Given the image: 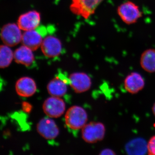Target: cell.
Wrapping results in <instances>:
<instances>
[{
  "label": "cell",
  "instance_id": "cell-7",
  "mask_svg": "<svg viewBox=\"0 0 155 155\" xmlns=\"http://www.w3.org/2000/svg\"><path fill=\"white\" fill-rule=\"evenodd\" d=\"M21 30L15 23H8L4 25L1 33V38L4 44L14 47L19 44L22 38Z\"/></svg>",
  "mask_w": 155,
  "mask_h": 155
},
{
  "label": "cell",
  "instance_id": "cell-1",
  "mask_svg": "<svg viewBox=\"0 0 155 155\" xmlns=\"http://www.w3.org/2000/svg\"><path fill=\"white\" fill-rule=\"evenodd\" d=\"M88 116L84 108L73 106L68 109L65 116L66 125L73 130L81 129L86 124Z\"/></svg>",
  "mask_w": 155,
  "mask_h": 155
},
{
  "label": "cell",
  "instance_id": "cell-19",
  "mask_svg": "<svg viewBox=\"0 0 155 155\" xmlns=\"http://www.w3.org/2000/svg\"><path fill=\"white\" fill-rule=\"evenodd\" d=\"M148 154L155 155V135L152 137L147 143Z\"/></svg>",
  "mask_w": 155,
  "mask_h": 155
},
{
  "label": "cell",
  "instance_id": "cell-15",
  "mask_svg": "<svg viewBox=\"0 0 155 155\" xmlns=\"http://www.w3.org/2000/svg\"><path fill=\"white\" fill-rule=\"evenodd\" d=\"M67 84L57 76L51 81L47 85V90L51 96H64L67 91Z\"/></svg>",
  "mask_w": 155,
  "mask_h": 155
},
{
  "label": "cell",
  "instance_id": "cell-22",
  "mask_svg": "<svg viewBox=\"0 0 155 155\" xmlns=\"http://www.w3.org/2000/svg\"><path fill=\"white\" fill-rule=\"evenodd\" d=\"M152 110L153 114V115H154L155 116V103L153 105Z\"/></svg>",
  "mask_w": 155,
  "mask_h": 155
},
{
  "label": "cell",
  "instance_id": "cell-5",
  "mask_svg": "<svg viewBox=\"0 0 155 155\" xmlns=\"http://www.w3.org/2000/svg\"><path fill=\"white\" fill-rule=\"evenodd\" d=\"M47 31L44 26H38L35 29L26 31L22 34V43L33 51L41 46L44 38L46 36Z\"/></svg>",
  "mask_w": 155,
  "mask_h": 155
},
{
  "label": "cell",
  "instance_id": "cell-3",
  "mask_svg": "<svg viewBox=\"0 0 155 155\" xmlns=\"http://www.w3.org/2000/svg\"><path fill=\"white\" fill-rule=\"evenodd\" d=\"M104 0H72L70 9L73 14L87 19L94 14Z\"/></svg>",
  "mask_w": 155,
  "mask_h": 155
},
{
  "label": "cell",
  "instance_id": "cell-2",
  "mask_svg": "<svg viewBox=\"0 0 155 155\" xmlns=\"http://www.w3.org/2000/svg\"><path fill=\"white\" fill-rule=\"evenodd\" d=\"M105 134V126L101 122H90L81 129L82 138L89 143L101 141L104 138Z\"/></svg>",
  "mask_w": 155,
  "mask_h": 155
},
{
  "label": "cell",
  "instance_id": "cell-9",
  "mask_svg": "<svg viewBox=\"0 0 155 155\" xmlns=\"http://www.w3.org/2000/svg\"><path fill=\"white\" fill-rule=\"evenodd\" d=\"M69 85L77 93L85 92L91 87V78L84 72L72 73L69 75Z\"/></svg>",
  "mask_w": 155,
  "mask_h": 155
},
{
  "label": "cell",
  "instance_id": "cell-21",
  "mask_svg": "<svg viewBox=\"0 0 155 155\" xmlns=\"http://www.w3.org/2000/svg\"><path fill=\"white\" fill-rule=\"evenodd\" d=\"M116 153L114 152V151L113 150L110 149L106 148L105 149L101 151L100 155H116Z\"/></svg>",
  "mask_w": 155,
  "mask_h": 155
},
{
  "label": "cell",
  "instance_id": "cell-14",
  "mask_svg": "<svg viewBox=\"0 0 155 155\" xmlns=\"http://www.w3.org/2000/svg\"><path fill=\"white\" fill-rule=\"evenodd\" d=\"M32 51V50L24 45L19 47L14 52L15 62L27 67H30L35 61V57Z\"/></svg>",
  "mask_w": 155,
  "mask_h": 155
},
{
  "label": "cell",
  "instance_id": "cell-16",
  "mask_svg": "<svg viewBox=\"0 0 155 155\" xmlns=\"http://www.w3.org/2000/svg\"><path fill=\"white\" fill-rule=\"evenodd\" d=\"M125 150L128 154H145L148 152L147 143L144 139H134L127 143L125 145Z\"/></svg>",
  "mask_w": 155,
  "mask_h": 155
},
{
  "label": "cell",
  "instance_id": "cell-11",
  "mask_svg": "<svg viewBox=\"0 0 155 155\" xmlns=\"http://www.w3.org/2000/svg\"><path fill=\"white\" fill-rule=\"evenodd\" d=\"M41 21L40 14L36 11L26 12L19 16L17 25L21 30L26 31L36 29Z\"/></svg>",
  "mask_w": 155,
  "mask_h": 155
},
{
  "label": "cell",
  "instance_id": "cell-18",
  "mask_svg": "<svg viewBox=\"0 0 155 155\" xmlns=\"http://www.w3.org/2000/svg\"><path fill=\"white\" fill-rule=\"evenodd\" d=\"M7 45H2L0 48V67L5 69L10 66L14 59V53Z\"/></svg>",
  "mask_w": 155,
  "mask_h": 155
},
{
  "label": "cell",
  "instance_id": "cell-20",
  "mask_svg": "<svg viewBox=\"0 0 155 155\" xmlns=\"http://www.w3.org/2000/svg\"><path fill=\"white\" fill-rule=\"evenodd\" d=\"M22 109L25 113H29L32 109V106L29 103L24 102L22 104Z\"/></svg>",
  "mask_w": 155,
  "mask_h": 155
},
{
  "label": "cell",
  "instance_id": "cell-8",
  "mask_svg": "<svg viewBox=\"0 0 155 155\" xmlns=\"http://www.w3.org/2000/svg\"><path fill=\"white\" fill-rule=\"evenodd\" d=\"M36 129L39 134L47 140L56 138L60 132L56 122L49 117L41 119L36 125Z\"/></svg>",
  "mask_w": 155,
  "mask_h": 155
},
{
  "label": "cell",
  "instance_id": "cell-6",
  "mask_svg": "<svg viewBox=\"0 0 155 155\" xmlns=\"http://www.w3.org/2000/svg\"><path fill=\"white\" fill-rule=\"evenodd\" d=\"M44 112L51 118H58L64 114L66 104L60 97L51 96L45 100L43 104Z\"/></svg>",
  "mask_w": 155,
  "mask_h": 155
},
{
  "label": "cell",
  "instance_id": "cell-17",
  "mask_svg": "<svg viewBox=\"0 0 155 155\" xmlns=\"http://www.w3.org/2000/svg\"><path fill=\"white\" fill-rule=\"evenodd\" d=\"M141 67L149 73L155 72V49H149L142 54L140 58Z\"/></svg>",
  "mask_w": 155,
  "mask_h": 155
},
{
  "label": "cell",
  "instance_id": "cell-10",
  "mask_svg": "<svg viewBox=\"0 0 155 155\" xmlns=\"http://www.w3.org/2000/svg\"><path fill=\"white\" fill-rule=\"evenodd\" d=\"M41 49L43 54L47 58H56L62 52V43L60 39L56 37L48 35L43 41Z\"/></svg>",
  "mask_w": 155,
  "mask_h": 155
},
{
  "label": "cell",
  "instance_id": "cell-4",
  "mask_svg": "<svg viewBox=\"0 0 155 155\" xmlns=\"http://www.w3.org/2000/svg\"><path fill=\"white\" fill-rule=\"evenodd\" d=\"M117 13L122 21L127 25L136 23L142 14L138 6L130 1L120 5L117 8Z\"/></svg>",
  "mask_w": 155,
  "mask_h": 155
},
{
  "label": "cell",
  "instance_id": "cell-12",
  "mask_svg": "<svg viewBox=\"0 0 155 155\" xmlns=\"http://www.w3.org/2000/svg\"><path fill=\"white\" fill-rule=\"evenodd\" d=\"M15 90L19 96L23 97L32 96L37 91L36 83L31 78H20L15 84Z\"/></svg>",
  "mask_w": 155,
  "mask_h": 155
},
{
  "label": "cell",
  "instance_id": "cell-13",
  "mask_svg": "<svg viewBox=\"0 0 155 155\" xmlns=\"http://www.w3.org/2000/svg\"><path fill=\"white\" fill-rule=\"evenodd\" d=\"M145 86L144 79L136 72H132L127 75L124 80V87L131 94H136L141 91Z\"/></svg>",
  "mask_w": 155,
  "mask_h": 155
}]
</instances>
